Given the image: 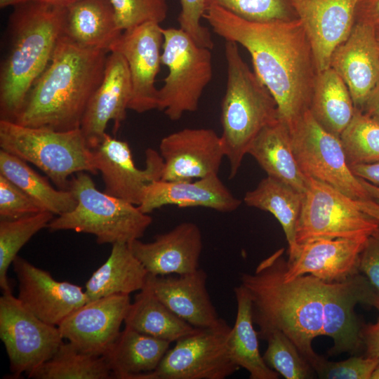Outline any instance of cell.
<instances>
[{
  "label": "cell",
  "mask_w": 379,
  "mask_h": 379,
  "mask_svg": "<svg viewBox=\"0 0 379 379\" xmlns=\"http://www.w3.org/2000/svg\"><path fill=\"white\" fill-rule=\"evenodd\" d=\"M204 18L225 41L240 44L254 72L274 98L279 117L291 129L310 109L318 70L301 21L253 22L215 5Z\"/></svg>",
  "instance_id": "obj_1"
},
{
  "label": "cell",
  "mask_w": 379,
  "mask_h": 379,
  "mask_svg": "<svg viewBox=\"0 0 379 379\" xmlns=\"http://www.w3.org/2000/svg\"><path fill=\"white\" fill-rule=\"evenodd\" d=\"M284 251L280 248L262 260L253 273L241 274L240 284L251 299L258 337L266 340L272 332H282L315 371L324 359L312 343L321 335L326 283L310 274L286 281Z\"/></svg>",
  "instance_id": "obj_2"
},
{
  "label": "cell",
  "mask_w": 379,
  "mask_h": 379,
  "mask_svg": "<svg viewBox=\"0 0 379 379\" xmlns=\"http://www.w3.org/2000/svg\"><path fill=\"white\" fill-rule=\"evenodd\" d=\"M109 53L81 47L63 34L13 121L60 131L80 128L88 102L102 80Z\"/></svg>",
  "instance_id": "obj_3"
},
{
  "label": "cell",
  "mask_w": 379,
  "mask_h": 379,
  "mask_svg": "<svg viewBox=\"0 0 379 379\" xmlns=\"http://www.w3.org/2000/svg\"><path fill=\"white\" fill-rule=\"evenodd\" d=\"M67 6L30 1L15 6L0 69V117L13 121L64 34Z\"/></svg>",
  "instance_id": "obj_4"
},
{
  "label": "cell",
  "mask_w": 379,
  "mask_h": 379,
  "mask_svg": "<svg viewBox=\"0 0 379 379\" xmlns=\"http://www.w3.org/2000/svg\"><path fill=\"white\" fill-rule=\"evenodd\" d=\"M225 55L227 83L221 104L220 138L230 163V178H233L258 135L279 117L274 98L243 60L238 44L226 41Z\"/></svg>",
  "instance_id": "obj_5"
},
{
  "label": "cell",
  "mask_w": 379,
  "mask_h": 379,
  "mask_svg": "<svg viewBox=\"0 0 379 379\" xmlns=\"http://www.w3.org/2000/svg\"><path fill=\"white\" fill-rule=\"evenodd\" d=\"M68 190L77 205L71 211L53 218L47 227L51 232L91 234L99 244H128L140 239L152 222L138 206L99 191L87 172L74 175Z\"/></svg>",
  "instance_id": "obj_6"
},
{
  "label": "cell",
  "mask_w": 379,
  "mask_h": 379,
  "mask_svg": "<svg viewBox=\"0 0 379 379\" xmlns=\"http://www.w3.org/2000/svg\"><path fill=\"white\" fill-rule=\"evenodd\" d=\"M0 147L36 166L61 190L69 189L73 174L98 173L80 128L60 131L0 119Z\"/></svg>",
  "instance_id": "obj_7"
},
{
  "label": "cell",
  "mask_w": 379,
  "mask_h": 379,
  "mask_svg": "<svg viewBox=\"0 0 379 379\" xmlns=\"http://www.w3.org/2000/svg\"><path fill=\"white\" fill-rule=\"evenodd\" d=\"M161 65L168 69L159 88L157 109L171 120L197 110L203 92L213 77L209 48L197 44L180 28H162Z\"/></svg>",
  "instance_id": "obj_8"
},
{
  "label": "cell",
  "mask_w": 379,
  "mask_h": 379,
  "mask_svg": "<svg viewBox=\"0 0 379 379\" xmlns=\"http://www.w3.org/2000/svg\"><path fill=\"white\" fill-rule=\"evenodd\" d=\"M379 220L359 209L353 199L321 181L307 178L295 242L371 235Z\"/></svg>",
  "instance_id": "obj_9"
},
{
  "label": "cell",
  "mask_w": 379,
  "mask_h": 379,
  "mask_svg": "<svg viewBox=\"0 0 379 379\" xmlns=\"http://www.w3.org/2000/svg\"><path fill=\"white\" fill-rule=\"evenodd\" d=\"M231 326L222 319L197 328L169 348L157 368L133 379H225L240 368L230 357L227 341Z\"/></svg>",
  "instance_id": "obj_10"
},
{
  "label": "cell",
  "mask_w": 379,
  "mask_h": 379,
  "mask_svg": "<svg viewBox=\"0 0 379 379\" xmlns=\"http://www.w3.org/2000/svg\"><path fill=\"white\" fill-rule=\"evenodd\" d=\"M290 130L295 159L307 178L329 185L353 200L372 199L352 173L340 137L321 126L310 109Z\"/></svg>",
  "instance_id": "obj_11"
},
{
  "label": "cell",
  "mask_w": 379,
  "mask_h": 379,
  "mask_svg": "<svg viewBox=\"0 0 379 379\" xmlns=\"http://www.w3.org/2000/svg\"><path fill=\"white\" fill-rule=\"evenodd\" d=\"M0 338L14 378L28 375L50 359L64 339L58 326L38 318L11 291L0 297Z\"/></svg>",
  "instance_id": "obj_12"
},
{
  "label": "cell",
  "mask_w": 379,
  "mask_h": 379,
  "mask_svg": "<svg viewBox=\"0 0 379 379\" xmlns=\"http://www.w3.org/2000/svg\"><path fill=\"white\" fill-rule=\"evenodd\" d=\"M162 28L160 24L147 22L124 30L110 48L120 53L127 62L132 86L128 109L138 113L158 107L155 83L161 65Z\"/></svg>",
  "instance_id": "obj_13"
},
{
  "label": "cell",
  "mask_w": 379,
  "mask_h": 379,
  "mask_svg": "<svg viewBox=\"0 0 379 379\" xmlns=\"http://www.w3.org/2000/svg\"><path fill=\"white\" fill-rule=\"evenodd\" d=\"M379 311V293L360 273L339 283H326L324 293L321 335L333 339L329 356L354 352L362 345L361 326L354 312L357 304Z\"/></svg>",
  "instance_id": "obj_14"
},
{
  "label": "cell",
  "mask_w": 379,
  "mask_h": 379,
  "mask_svg": "<svg viewBox=\"0 0 379 379\" xmlns=\"http://www.w3.org/2000/svg\"><path fill=\"white\" fill-rule=\"evenodd\" d=\"M95 167L105 183V192L139 206L146 187L161 178L164 161L159 152L145 151V167L138 168L127 142L107 133L93 149Z\"/></svg>",
  "instance_id": "obj_15"
},
{
  "label": "cell",
  "mask_w": 379,
  "mask_h": 379,
  "mask_svg": "<svg viewBox=\"0 0 379 379\" xmlns=\"http://www.w3.org/2000/svg\"><path fill=\"white\" fill-rule=\"evenodd\" d=\"M159 152L164 161L160 180H192L218 174L225 157L220 135L211 128H184L163 138Z\"/></svg>",
  "instance_id": "obj_16"
},
{
  "label": "cell",
  "mask_w": 379,
  "mask_h": 379,
  "mask_svg": "<svg viewBox=\"0 0 379 379\" xmlns=\"http://www.w3.org/2000/svg\"><path fill=\"white\" fill-rule=\"evenodd\" d=\"M128 294H114L87 302L59 325L63 338L80 351L104 355L121 333L131 305Z\"/></svg>",
  "instance_id": "obj_17"
},
{
  "label": "cell",
  "mask_w": 379,
  "mask_h": 379,
  "mask_svg": "<svg viewBox=\"0 0 379 379\" xmlns=\"http://www.w3.org/2000/svg\"><path fill=\"white\" fill-rule=\"evenodd\" d=\"M12 265L18 281L17 298L42 321L58 326L69 314L87 302L81 286L55 280L48 272L19 255Z\"/></svg>",
  "instance_id": "obj_18"
},
{
  "label": "cell",
  "mask_w": 379,
  "mask_h": 379,
  "mask_svg": "<svg viewBox=\"0 0 379 379\" xmlns=\"http://www.w3.org/2000/svg\"><path fill=\"white\" fill-rule=\"evenodd\" d=\"M369 236L322 239L298 245L286 260L284 279L291 281L305 274L328 284L349 279L360 273V255Z\"/></svg>",
  "instance_id": "obj_19"
},
{
  "label": "cell",
  "mask_w": 379,
  "mask_h": 379,
  "mask_svg": "<svg viewBox=\"0 0 379 379\" xmlns=\"http://www.w3.org/2000/svg\"><path fill=\"white\" fill-rule=\"evenodd\" d=\"M131 93V77L125 58L117 51H110L102 80L88 102L80 126L91 149L101 142L109 121L114 122V131H117L125 120Z\"/></svg>",
  "instance_id": "obj_20"
},
{
  "label": "cell",
  "mask_w": 379,
  "mask_h": 379,
  "mask_svg": "<svg viewBox=\"0 0 379 379\" xmlns=\"http://www.w3.org/2000/svg\"><path fill=\"white\" fill-rule=\"evenodd\" d=\"M358 0H291L310 41L318 72L350 35Z\"/></svg>",
  "instance_id": "obj_21"
},
{
  "label": "cell",
  "mask_w": 379,
  "mask_h": 379,
  "mask_svg": "<svg viewBox=\"0 0 379 379\" xmlns=\"http://www.w3.org/2000/svg\"><path fill=\"white\" fill-rule=\"evenodd\" d=\"M128 244L151 275L185 274L199 268L203 240L194 222H181L148 243L135 239Z\"/></svg>",
  "instance_id": "obj_22"
},
{
  "label": "cell",
  "mask_w": 379,
  "mask_h": 379,
  "mask_svg": "<svg viewBox=\"0 0 379 379\" xmlns=\"http://www.w3.org/2000/svg\"><path fill=\"white\" fill-rule=\"evenodd\" d=\"M329 67L344 81L355 109L361 110L379 82V42L375 28L354 23L348 37L333 52Z\"/></svg>",
  "instance_id": "obj_23"
},
{
  "label": "cell",
  "mask_w": 379,
  "mask_h": 379,
  "mask_svg": "<svg viewBox=\"0 0 379 379\" xmlns=\"http://www.w3.org/2000/svg\"><path fill=\"white\" fill-rule=\"evenodd\" d=\"M241 201L227 188L218 174L193 181L157 180L145 188L140 210L147 214L164 206L204 207L221 213L237 210Z\"/></svg>",
  "instance_id": "obj_24"
},
{
  "label": "cell",
  "mask_w": 379,
  "mask_h": 379,
  "mask_svg": "<svg viewBox=\"0 0 379 379\" xmlns=\"http://www.w3.org/2000/svg\"><path fill=\"white\" fill-rule=\"evenodd\" d=\"M206 272L201 268L185 274L153 276L147 282L157 297L175 314L195 328L216 325L221 318L207 289Z\"/></svg>",
  "instance_id": "obj_25"
},
{
  "label": "cell",
  "mask_w": 379,
  "mask_h": 379,
  "mask_svg": "<svg viewBox=\"0 0 379 379\" xmlns=\"http://www.w3.org/2000/svg\"><path fill=\"white\" fill-rule=\"evenodd\" d=\"M251 155L267 176L305 193L307 178L295 159L291 130L280 119L265 127L251 144Z\"/></svg>",
  "instance_id": "obj_26"
},
{
  "label": "cell",
  "mask_w": 379,
  "mask_h": 379,
  "mask_svg": "<svg viewBox=\"0 0 379 379\" xmlns=\"http://www.w3.org/2000/svg\"><path fill=\"white\" fill-rule=\"evenodd\" d=\"M121 33L109 0H77L67 6L64 34L81 47L109 52Z\"/></svg>",
  "instance_id": "obj_27"
},
{
  "label": "cell",
  "mask_w": 379,
  "mask_h": 379,
  "mask_svg": "<svg viewBox=\"0 0 379 379\" xmlns=\"http://www.w3.org/2000/svg\"><path fill=\"white\" fill-rule=\"evenodd\" d=\"M149 273L126 243L112 244L107 260L87 281V302L114 294L139 291L147 283Z\"/></svg>",
  "instance_id": "obj_28"
},
{
  "label": "cell",
  "mask_w": 379,
  "mask_h": 379,
  "mask_svg": "<svg viewBox=\"0 0 379 379\" xmlns=\"http://www.w3.org/2000/svg\"><path fill=\"white\" fill-rule=\"evenodd\" d=\"M170 344L125 326L102 357L113 378L133 379L136 375L154 371Z\"/></svg>",
  "instance_id": "obj_29"
},
{
  "label": "cell",
  "mask_w": 379,
  "mask_h": 379,
  "mask_svg": "<svg viewBox=\"0 0 379 379\" xmlns=\"http://www.w3.org/2000/svg\"><path fill=\"white\" fill-rule=\"evenodd\" d=\"M237 310L227 345L232 361L246 369L251 379H277L279 374L265 362L259 350L258 334L253 326L251 302L242 285L234 288Z\"/></svg>",
  "instance_id": "obj_30"
},
{
  "label": "cell",
  "mask_w": 379,
  "mask_h": 379,
  "mask_svg": "<svg viewBox=\"0 0 379 379\" xmlns=\"http://www.w3.org/2000/svg\"><path fill=\"white\" fill-rule=\"evenodd\" d=\"M124 323L138 332L171 343L197 329L171 311L157 297L147 280L131 303Z\"/></svg>",
  "instance_id": "obj_31"
},
{
  "label": "cell",
  "mask_w": 379,
  "mask_h": 379,
  "mask_svg": "<svg viewBox=\"0 0 379 379\" xmlns=\"http://www.w3.org/2000/svg\"><path fill=\"white\" fill-rule=\"evenodd\" d=\"M303 198V192L267 176L245 194L243 201L249 207L270 213L279 221L288 244L289 255L298 248L295 232Z\"/></svg>",
  "instance_id": "obj_32"
},
{
  "label": "cell",
  "mask_w": 379,
  "mask_h": 379,
  "mask_svg": "<svg viewBox=\"0 0 379 379\" xmlns=\"http://www.w3.org/2000/svg\"><path fill=\"white\" fill-rule=\"evenodd\" d=\"M0 174L21 189L42 211L60 215L71 211L77 205L69 190L55 189L27 161L1 149Z\"/></svg>",
  "instance_id": "obj_33"
},
{
  "label": "cell",
  "mask_w": 379,
  "mask_h": 379,
  "mask_svg": "<svg viewBox=\"0 0 379 379\" xmlns=\"http://www.w3.org/2000/svg\"><path fill=\"white\" fill-rule=\"evenodd\" d=\"M310 110L321 126L338 137L351 121L355 107L350 92L332 68L318 72Z\"/></svg>",
  "instance_id": "obj_34"
},
{
  "label": "cell",
  "mask_w": 379,
  "mask_h": 379,
  "mask_svg": "<svg viewBox=\"0 0 379 379\" xmlns=\"http://www.w3.org/2000/svg\"><path fill=\"white\" fill-rule=\"evenodd\" d=\"M34 379H108L111 371L102 356L78 350L70 342L62 343L54 355L27 375Z\"/></svg>",
  "instance_id": "obj_35"
},
{
  "label": "cell",
  "mask_w": 379,
  "mask_h": 379,
  "mask_svg": "<svg viewBox=\"0 0 379 379\" xmlns=\"http://www.w3.org/2000/svg\"><path fill=\"white\" fill-rule=\"evenodd\" d=\"M53 214L41 211L14 220H0V286L11 291L8 270L19 251L38 232L47 227Z\"/></svg>",
  "instance_id": "obj_36"
},
{
  "label": "cell",
  "mask_w": 379,
  "mask_h": 379,
  "mask_svg": "<svg viewBox=\"0 0 379 379\" xmlns=\"http://www.w3.org/2000/svg\"><path fill=\"white\" fill-rule=\"evenodd\" d=\"M349 166L379 162V118L355 109L340 135Z\"/></svg>",
  "instance_id": "obj_37"
},
{
  "label": "cell",
  "mask_w": 379,
  "mask_h": 379,
  "mask_svg": "<svg viewBox=\"0 0 379 379\" xmlns=\"http://www.w3.org/2000/svg\"><path fill=\"white\" fill-rule=\"evenodd\" d=\"M262 356L266 364L286 379H308L316 373L296 346L282 332L274 331L266 340Z\"/></svg>",
  "instance_id": "obj_38"
},
{
  "label": "cell",
  "mask_w": 379,
  "mask_h": 379,
  "mask_svg": "<svg viewBox=\"0 0 379 379\" xmlns=\"http://www.w3.org/2000/svg\"><path fill=\"white\" fill-rule=\"evenodd\" d=\"M245 20L253 22L292 20L298 18L291 0H206Z\"/></svg>",
  "instance_id": "obj_39"
},
{
  "label": "cell",
  "mask_w": 379,
  "mask_h": 379,
  "mask_svg": "<svg viewBox=\"0 0 379 379\" xmlns=\"http://www.w3.org/2000/svg\"><path fill=\"white\" fill-rule=\"evenodd\" d=\"M123 32L147 22L161 24L167 17V0H109Z\"/></svg>",
  "instance_id": "obj_40"
},
{
  "label": "cell",
  "mask_w": 379,
  "mask_h": 379,
  "mask_svg": "<svg viewBox=\"0 0 379 379\" xmlns=\"http://www.w3.org/2000/svg\"><path fill=\"white\" fill-rule=\"evenodd\" d=\"M379 363V359L369 357H352L340 361H329L324 359L316 374L325 379H371Z\"/></svg>",
  "instance_id": "obj_41"
},
{
  "label": "cell",
  "mask_w": 379,
  "mask_h": 379,
  "mask_svg": "<svg viewBox=\"0 0 379 379\" xmlns=\"http://www.w3.org/2000/svg\"><path fill=\"white\" fill-rule=\"evenodd\" d=\"M44 211L21 189L0 174V218L14 220Z\"/></svg>",
  "instance_id": "obj_42"
},
{
  "label": "cell",
  "mask_w": 379,
  "mask_h": 379,
  "mask_svg": "<svg viewBox=\"0 0 379 379\" xmlns=\"http://www.w3.org/2000/svg\"><path fill=\"white\" fill-rule=\"evenodd\" d=\"M181 11L178 23L193 41L200 46L212 49L213 41L209 29L204 26L201 20L206 9V0H180Z\"/></svg>",
  "instance_id": "obj_43"
},
{
  "label": "cell",
  "mask_w": 379,
  "mask_h": 379,
  "mask_svg": "<svg viewBox=\"0 0 379 379\" xmlns=\"http://www.w3.org/2000/svg\"><path fill=\"white\" fill-rule=\"evenodd\" d=\"M359 268L379 293V226L367 239Z\"/></svg>",
  "instance_id": "obj_44"
},
{
  "label": "cell",
  "mask_w": 379,
  "mask_h": 379,
  "mask_svg": "<svg viewBox=\"0 0 379 379\" xmlns=\"http://www.w3.org/2000/svg\"><path fill=\"white\" fill-rule=\"evenodd\" d=\"M354 23L379 27V0H358L355 8Z\"/></svg>",
  "instance_id": "obj_45"
},
{
  "label": "cell",
  "mask_w": 379,
  "mask_h": 379,
  "mask_svg": "<svg viewBox=\"0 0 379 379\" xmlns=\"http://www.w3.org/2000/svg\"><path fill=\"white\" fill-rule=\"evenodd\" d=\"M360 336L365 347V356L379 359V320L361 326Z\"/></svg>",
  "instance_id": "obj_46"
},
{
  "label": "cell",
  "mask_w": 379,
  "mask_h": 379,
  "mask_svg": "<svg viewBox=\"0 0 379 379\" xmlns=\"http://www.w3.org/2000/svg\"><path fill=\"white\" fill-rule=\"evenodd\" d=\"M352 173L373 184L379 185V162L350 166Z\"/></svg>",
  "instance_id": "obj_47"
},
{
  "label": "cell",
  "mask_w": 379,
  "mask_h": 379,
  "mask_svg": "<svg viewBox=\"0 0 379 379\" xmlns=\"http://www.w3.org/2000/svg\"><path fill=\"white\" fill-rule=\"evenodd\" d=\"M361 110L379 118V82L368 95Z\"/></svg>",
  "instance_id": "obj_48"
},
{
  "label": "cell",
  "mask_w": 379,
  "mask_h": 379,
  "mask_svg": "<svg viewBox=\"0 0 379 379\" xmlns=\"http://www.w3.org/2000/svg\"><path fill=\"white\" fill-rule=\"evenodd\" d=\"M356 206L364 213L379 220V204L373 199L354 200Z\"/></svg>",
  "instance_id": "obj_49"
},
{
  "label": "cell",
  "mask_w": 379,
  "mask_h": 379,
  "mask_svg": "<svg viewBox=\"0 0 379 379\" xmlns=\"http://www.w3.org/2000/svg\"><path fill=\"white\" fill-rule=\"evenodd\" d=\"M359 179L371 198L379 204V185L373 184L360 178Z\"/></svg>",
  "instance_id": "obj_50"
},
{
  "label": "cell",
  "mask_w": 379,
  "mask_h": 379,
  "mask_svg": "<svg viewBox=\"0 0 379 379\" xmlns=\"http://www.w3.org/2000/svg\"><path fill=\"white\" fill-rule=\"evenodd\" d=\"M33 0H0V7L4 8L6 6H13L14 7Z\"/></svg>",
  "instance_id": "obj_51"
},
{
  "label": "cell",
  "mask_w": 379,
  "mask_h": 379,
  "mask_svg": "<svg viewBox=\"0 0 379 379\" xmlns=\"http://www.w3.org/2000/svg\"><path fill=\"white\" fill-rule=\"evenodd\" d=\"M33 1H44L55 5L67 6L68 5L72 4L73 2L77 0H33Z\"/></svg>",
  "instance_id": "obj_52"
},
{
  "label": "cell",
  "mask_w": 379,
  "mask_h": 379,
  "mask_svg": "<svg viewBox=\"0 0 379 379\" xmlns=\"http://www.w3.org/2000/svg\"><path fill=\"white\" fill-rule=\"evenodd\" d=\"M371 379H379V363L373 371Z\"/></svg>",
  "instance_id": "obj_53"
},
{
  "label": "cell",
  "mask_w": 379,
  "mask_h": 379,
  "mask_svg": "<svg viewBox=\"0 0 379 379\" xmlns=\"http://www.w3.org/2000/svg\"><path fill=\"white\" fill-rule=\"evenodd\" d=\"M375 32H376L377 39H378V42H379V27H375Z\"/></svg>",
  "instance_id": "obj_54"
}]
</instances>
